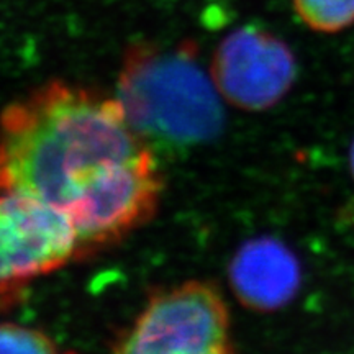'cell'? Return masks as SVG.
Segmentation results:
<instances>
[{
    "label": "cell",
    "instance_id": "6da1fadb",
    "mask_svg": "<svg viewBox=\"0 0 354 354\" xmlns=\"http://www.w3.org/2000/svg\"><path fill=\"white\" fill-rule=\"evenodd\" d=\"M165 179L115 97L51 81L0 115V192L64 212L79 258L120 243L156 214Z\"/></svg>",
    "mask_w": 354,
    "mask_h": 354
},
{
    "label": "cell",
    "instance_id": "7a4b0ae2",
    "mask_svg": "<svg viewBox=\"0 0 354 354\" xmlns=\"http://www.w3.org/2000/svg\"><path fill=\"white\" fill-rule=\"evenodd\" d=\"M115 100L154 154L180 156L223 128L221 95L194 43L133 44L118 74Z\"/></svg>",
    "mask_w": 354,
    "mask_h": 354
},
{
    "label": "cell",
    "instance_id": "3957f363",
    "mask_svg": "<svg viewBox=\"0 0 354 354\" xmlns=\"http://www.w3.org/2000/svg\"><path fill=\"white\" fill-rule=\"evenodd\" d=\"M230 312L220 290L187 281L153 292L112 351L122 354H227L233 351Z\"/></svg>",
    "mask_w": 354,
    "mask_h": 354
},
{
    "label": "cell",
    "instance_id": "277c9868",
    "mask_svg": "<svg viewBox=\"0 0 354 354\" xmlns=\"http://www.w3.org/2000/svg\"><path fill=\"white\" fill-rule=\"evenodd\" d=\"M76 230L64 212L0 192V297L76 259Z\"/></svg>",
    "mask_w": 354,
    "mask_h": 354
},
{
    "label": "cell",
    "instance_id": "5b68a950",
    "mask_svg": "<svg viewBox=\"0 0 354 354\" xmlns=\"http://www.w3.org/2000/svg\"><path fill=\"white\" fill-rule=\"evenodd\" d=\"M209 73L227 104L264 112L289 94L297 77V61L289 44L276 35L246 25L221 39Z\"/></svg>",
    "mask_w": 354,
    "mask_h": 354
},
{
    "label": "cell",
    "instance_id": "8992f818",
    "mask_svg": "<svg viewBox=\"0 0 354 354\" xmlns=\"http://www.w3.org/2000/svg\"><path fill=\"white\" fill-rule=\"evenodd\" d=\"M228 281L241 305L269 313L295 299L302 284L299 258L272 236H258L238 248L230 261Z\"/></svg>",
    "mask_w": 354,
    "mask_h": 354
},
{
    "label": "cell",
    "instance_id": "52a82bcc",
    "mask_svg": "<svg viewBox=\"0 0 354 354\" xmlns=\"http://www.w3.org/2000/svg\"><path fill=\"white\" fill-rule=\"evenodd\" d=\"M299 19L320 33H338L354 25V0H294Z\"/></svg>",
    "mask_w": 354,
    "mask_h": 354
},
{
    "label": "cell",
    "instance_id": "ba28073f",
    "mask_svg": "<svg viewBox=\"0 0 354 354\" xmlns=\"http://www.w3.org/2000/svg\"><path fill=\"white\" fill-rule=\"evenodd\" d=\"M59 348L44 331L13 322L0 323V353L50 354Z\"/></svg>",
    "mask_w": 354,
    "mask_h": 354
},
{
    "label": "cell",
    "instance_id": "9c48e42d",
    "mask_svg": "<svg viewBox=\"0 0 354 354\" xmlns=\"http://www.w3.org/2000/svg\"><path fill=\"white\" fill-rule=\"evenodd\" d=\"M349 165H351V172H353V177H354V141H353V146H351V153H349Z\"/></svg>",
    "mask_w": 354,
    "mask_h": 354
}]
</instances>
